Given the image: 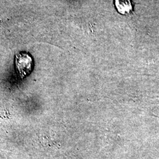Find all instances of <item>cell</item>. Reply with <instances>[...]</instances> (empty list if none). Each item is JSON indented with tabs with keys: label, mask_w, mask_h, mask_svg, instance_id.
<instances>
[{
	"label": "cell",
	"mask_w": 159,
	"mask_h": 159,
	"mask_svg": "<svg viewBox=\"0 0 159 159\" xmlns=\"http://www.w3.org/2000/svg\"><path fill=\"white\" fill-rule=\"evenodd\" d=\"M15 64L18 76L24 79L32 72L33 59L28 52H20L16 55Z\"/></svg>",
	"instance_id": "obj_1"
},
{
	"label": "cell",
	"mask_w": 159,
	"mask_h": 159,
	"mask_svg": "<svg viewBox=\"0 0 159 159\" xmlns=\"http://www.w3.org/2000/svg\"><path fill=\"white\" fill-rule=\"evenodd\" d=\"M115 6L121 14L125 15L133 11L130 0H115Z\"/></svg>",
	"instance_id": "obj_2"
}]
</instances>
